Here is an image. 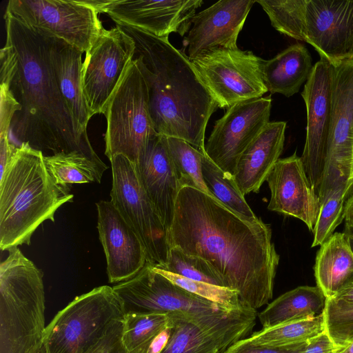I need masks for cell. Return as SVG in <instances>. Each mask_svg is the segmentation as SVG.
Listing matches in <instances>:
<instances>
[{"instance_id":"1","label":"cell","mask_w":353,"mask_h":353,"mask_svg":"<svg viewBox=\"0 0 353 353\" xmlns=\"http://www.w3.org/2000/svg\"><path fill=\"white\" fill-rule=\"evenodd\" d=\"M167 234L169 249L205 260L243 305L256 310L272 298L279 255L270 225L261 219L250 221L215 197L184 186Z\"/></svg>"},{"instance_id":"2","label":"cell","mask_w":353,"mask_h":353,"mask_svg":"<svg viewBox=\"0 0 353 353\" xmlns=\"http://www.w3.org/2000/svg\"><path fill=\"white\" fill-rule=\"evenodd\" d=\"M3 18L6 39L0 50L1 83L8 86L21 106L10 127L19 146L26 143L53 154L77 151L105 165L89 139L79 135L59 91L48 37L8 12Z\"/></svg>"},{"instance_id":"3","label":"cell","mask_w":353,"mask_h":353,"mask_svg":"<svg viewBox=\"0 0 353 353\" xmlns=\"http://www.w3.org/2000/svg\"><path fill=\"white\" fill-rule=\"evenodd\" d=\"M119 26L135 42V55L148 86L150 111L157 133L184 140L205 151V129L219 107L190 60L168 39Z\"/></svg>"},{"instance_id":"4","label":"cell","mask_w":353,"mask_h":353,"mask_svg":"<svg viewBox=\"0 0 353 353\" xmlns=\"http://www.w3.org/2000/svg\"><path fill=\"white\" fill-rule=\"evenodd\" d=\"M43 153L23 143L0 176V248L30 244L45 221H54L57 209L71 202L68 186L57 184L48 173Z\"/></svg>"},{"instance_id":"5","label":"cell","mask_w":353,"mask_h":353,"mask_svg":"<svg viewBox=\"0 0 353 353\" xmlns=\"http://www.w3.org/2000/svg\"><path fill=\"white\" fill-rule=\"evenodd\" d=\"M0 265V353H32L43 341V274L17 247Z\"/></svg>"},{"instance_id":"6","label":"cell","mask_w":353,"mask_h":353,"mask_svg":"<svg viewBox=\"0 0 353 353\" xmlns=\"http://www.w3.org/2000/svg\"><path fill=\"white\" fill-rule=\"evenodd\" d=\"M126 313L165 314L180 311L215 327L240 325L248 307L228 311L176 285L147 263L133 278L112 287Z\"/></svg>"},{"instance_id":"7","label":"cell","mask_w":353,"mask_h":353,"mask_svg":"<svg viewBox=\"0 0 353 353\" xmlns=\"http://www.w3.org/2000/svg\"><path fill=\"white\" fill-rule=\"evenodd\" d=\"M125 315L112 287L95 288L75 297L46 326L43 341L46 352L86 353Z\"/></svg>"},{"instance_id":"8","label":"cell","mask_w":353,"mask_h":353,"mask_svg":"<svg viewBox=\"0 0 353 353\" xmlns=\"http://www.w3.org/2000/svg\"><path fill=\"white\" fill-rule=\"evenodd\" d=\"M104 115L105 154L109 159L122 154L136 163L158 134L150 114L148 86L137 57L126 68Z\"/></svg>"},{"instance_id":"9","label":"cell","mask_w":353,"mask_h":353,"mask_svg":"<svg viewBox=\"0 0 353 353\" xmlns=\"http://www.w3.org/2000/svg\"><path fill=\"white\" fill-rule=\"evenodd\" d=\"M6 12L31 29L88 52L103 27L97 0H10Z\"/></svg>"},{"instance_id":"10","label":"cell","mask_w":353,"mask_h":353,"mask_svg":"<svg viewBox=\"0 0 353 353\" xmlns=\"http://www.w3.org/2000/svg\"><path fill=\"white\" fill-rule=\"evenodd\" d=\"M190 61L220 108L263 97L268 91L263 76L265 60L251 51L221 48Z\"/></svg>"},{"instance_id":"11","label":"cell","mask_w":353,"mask_h":353,"mask_svg":"<svg viewBox=\"0 0 353 353\" xmlns=\"http://www.w3.org/2000/svg\"><path fill=\"white\" fill-rule=\"evenodd\" d=\"M112 166L111 202L137 232L147 252L148 263H165L167 230L139 181L135 164L122 154L109 159Z\"/></svg>"},{"instance_id":"12","label":"cell","mask_w":353,"mask_h":353,"mask_svg":"<svg viewBox=\"0 0 353 353\" xmlns=\"http://www.w3.org/2000/svg\"><path fill=\"white\" fill-rule=\"evenodd\" d=\"M353 179V61L334 66L327 156L317 194L321 204L336 187Z\"/></svg>"},{"instance_id":"13","label":"cell","mask_w":353,"mask_h":353,"mask_svg":"<svg viewBox=\"0 0 353 353\" xmlns=\"http://www.w3.org/2000/svg\"><path fill=\"white\" fill-rule=\"evenodd\" d=\"M135 42L119 26L103 28L85 52L81 70L84 99L91 117L105 114L109 101L135 55Z\"/></svg>"},{"instance_id":"14","label":"cell","mask_w":353,"mask_h":353,"mask_svg":"<svg viewBox=\"0 0 353 353\" xmlns=\"http://www.w3.org/2000/svg\"><path fill=\"white\" fill-rule=\"evenodd\" d=\"M271 95L238 103L216 121L205 145L209 158L233 177L238 161L270 122Z\"/></svg>"},{"instance_id":"15","label":"cell","mask_w":353,"mask_h":353,"mask_svg":"<svg viewBox=\"0 0 353 353\" xmlns=\"http://www.w3.org/2000/svg\"><path fill=\"white\" fill-rule=\"evenodd\" d=\"M334 66L321 58L312 70L301 96L307 111L306 139L301 159L317 193L323 175L331 123Z\"/></svg>"},{"instance_id":"16","label":"cell","mask_w":353,"mask_h":353,"mask_svg":"<svg viewBox=\"0 0 353 353\" xmlns=\"http://www.w3.org/2000/svg\"><path fill=\"white\" fill-rule=\"evenodd\" d=\"M203 3L202 0H97L101 13H106L117 25L164 39L172 32L188 33Z\"/></svg>"},{"instance_id":"17","label":"cell","mask_w":353,"mask_h":353,"mask_svg":"<svg viewBox=\"0 0 353 353\" xmlns=\"http://www.w3.org/2000/svg\"><path fill=\"white\" fill-rule=\"evenodd\" d=\"M305 42L333 66L353 61V0H307Z\"/></svg>"},{"instance_id":"18","label":"cell","mask_w":353,"mask_h":353,"mask_svg":"<svg viewBox=\"0 0 353 353\" xmlns=\"http://www.w3.org/2000/svg\"><path fill=\"white\" fill-rule=\"evenodd\" d=\"M96 205L97 229L106 258L109 282L128 281L148 263L145 248L111 201H100Z\"/></svg>"},{"instance_id":"19","label":"cell","mask_w":353,"mask_h":353,"mask_svg":"<svg viewBox=\"0 0 353 353\" xmlns=\"http://www.w3.org/2000/svg\"><path fill=\"white\" fill-rule=\"evenodd\" d=\"M255 1L221 0L195 14L183 40L191 61L217 49L237 48L238 36Z\"/></svg>"},{"instance_id":"20","label":"cell","mask_w":353,"mask_h":353,"mask_svg":"<svg viewBox=\"0 0 353 353\" xmlns=\"http://www.w3.org/2000/svg\"><path fill=\"white\" fill-rule=\"evenodd\" d=\"M266 181L271 192L268 209L301 220L312 232L321 201L312 187L301 157L292 155L279 159Z\"/></svg>"},{"instance_id":"21","label":"cell","mask_w":353,"mask_h":353,"mask_svg":"<svg viewBox=\"0 0 353 353\" xmlns=\"http://www.w3.org/2000/svg\"><path fill=\"white\" fill-rule=\"evenodd\" d=\"M134 164L141 184L168 231L173 221L181 187L169 154L166 137L157 134L151 139Z\"/></svg>"},{"instance_id":"22","label":"cell","mask_w":353,"mask_h":353,"mask_svg":"<svg viewBox=\"0 0 353 353\" xmlns=\"http://www.w3.org/2000/svg\"><path fill=\"white\" fill-rule=\"evenodd\" d=\"M286 122H269L241 154L233 176L245 196L258 192L282 153Z\"/></svg>"},{"instance_id":"23","label":"cell","mask_w":353,"mask_h":353,"mask_svg":"<svg viewBox=\"0 0 353 353\" xmlns=\"http://www.w3.org/2000/svg\"><path fill=\"white\" fill-rule=\"evenodd\" d=\"M52 66L59 91L67 104L80 136L89 139L88 123L91 118L81 83L82 54L61 39L48 37Z\"/></svg>"},{"instance_id":"24","label":"cell","mask_w":353,"mask_h":353,"mask_svg":"<svg viewBox=\"0 0 353 353\" xmlns=\"http://www.w3.org/2000/svg\"><path fill=\"white\" fill-rule=\"evenodd\" d=\"M171 323L170 338L161 353H224L241 340L223 333L188 314L176 311L168 314Z\"/></svg>"},{"instance_id":"25","label":"cell","mask_w":353,"mask_h":353,"mask_svg":"<svg viewBox=\"0 0 353 353\" xmlns=\"http://www.w3.org/2000/svg\"><path fill=\"white\" fill-rule=\"evenodd\" d=\"M314 270L316 286L326 299L353 282V252L344 232L334 233L320 245Z\"/></svg>"},{"instance_id":"26","label":"cell","mask_w":353,"mask_h":353,"mask_svg":"<svg viewBox=\"0 0 353 353\" xmlns=\"http://www.w3.org/2000/svg\"><path fill=\"white\" fill-rule=\"evenodd\" d=\"M313 68L311 55L305 46L292 45L265 60L263 67L264 83L271 94L290 97L297 93L307 81Z\"/></svg>"},{"instance_id":"27","label":"cell","mask_w":353,"mask_h":353,"mask_svg":"<svg viewBox=\"0 0 353 353\" xmlns=\"http://www.w3.org/2000/svg\"><path fill=\"white\" fill-rule=\"evenodd\" d=\"M325 301L317 286H299L268 304L258 317L263 328L311 319L323 312Z\"/></svg>"},{"instance_id":"28","label":"cell","mask_w":353,"mask_h":353,"mask_svg":"<svg viewBox=\"0 0 353 353\" xmlns=\"http://www.w3.org/2000/svg\"><path fill=\"white\" fill-rule=\"evenodd\" d=\"M46 168L54 181L61 185L73 183H100L108 168L77 151L44 155Z\"/></svg>"},{"instance_id":"29","label":"cell","mask_w":353,"mask_h":353,"mask_svg":"<svg viewBox=\"0 0 353 353\" xmlns=\"http://www.w3.org/2000/svg\"><path fill=\"white\" fill-rule=\"evenodd\" d=\"M325 331L323 312L311 319L263 328L248 338L252 343L270 347H291L307 343Z\"/></svg>"},{"instance_id":"30","label":"cell","mask_w":353,"mask_h":353,"mask_svg":"<svg viewBox=\"0 0 353 353\" xmlns=\"http://www.w3.org/2000/svg\"><path fill=\"white\" fill-rule=\"evenodd\" d=\"M201 169L204 182L216 199L250 221L259 219L247 203L233 177L219 168L205 152L202 157Z\"/></svg>"},{"instance_id":"31","label":"cell","mask_w":353,"mask_h":353,"mask_svg":"<svg viewBox=\"0 0 353 353\" xmlns=\"http://www.w3.org/2000/svg\"><path fill=\"white\" fill-rule=\"evenodd\" d=\"M170 324L165 314L126 313L122 342L126 353H148L157 336Z\"/></svg>"},{"instance_id":"32","label":"cell","mask_w":353,"mask_h":353,"mask_svg":"<svg viewBox=\"0 0 353 353\" xmlns=\"http://www.w3.org/2000/svg\"><path fill=\"white\" fill-rule=\"evenodd\" d=\"M166 143L180 187H192L214 197L207 188L202 174V157L205 151L174 137H166Z\"/></svg>"},{"instance_id":"33","label":"cell","mask_w":353,"mask_h":353,"mask_svg":"<svg viewBox=\"0 0 353 353\" xmlns=\"http://www.w3.org/2000/svg\"><path fill=\"white\" fill-rule=\"evenodd\" d=\"M280 33L305 41L307 0H255Z\"/></svg>"},{"instance_id":"34","label":"cell","mask_w":353,"mask_h":353,"mask_svg":"<svg viewBox=\"0 0 353 353\" xmlns=\"http://www.w3.org/2000/svg\"><path fill=\"white\" fill-rule=\"evenodd\" d=\"M353 193V179L334 188L321 203L319 214L313 228L312 247L322 245L334 233L345 217L347 201Z\"/></svg>"},{"instance_id":"35","label":"cell","mask_w":353,"mask_h":353,"mask_svg":"<svg viewBox=\"0 0 353 353\" xmlns=\"http://www.w3.org/2000/svg\"><path fill=\"white\" fill-rule=\"evenodd\" d=\"M323 314L325 331L336 345L345 349L353 343V302L326 299Z\"/></svg>"},{"instance_id":"36","label":"cell","mask_w":353,"mask_h":353,"mask_svg":"<svg viewBox=\"0 0 353 353\" xmlns=\"http://www.w3.org/2000/svg\"><path fill=\"white\" fill-rule=\"evenodd\" d=\"M154 267L159 273L176 285L202 299L214 303L228 311H234L248 307L243 305L237 292L234 290L189 279Z\"/></svg>"},{"instance_id":"37","label":"cell","mask_w":353,"mask_h":353,"mask_svg":"<svg viewBox=\"0 0 353 353\" xmlns=\"http://www.w3.org/2000/svg\"><path fill=\"white\" fill-rule=\"evenodd\" d=\"M154 266L189 279L223 287L219 276L209 263L198 256L186 254L176 248H170L165 264Z\"/></svg>"},{"instance_id":"38","label":"cell","mask_w":353,"mask_h":353,"mask_svg":"<svg viewBox=\"0 0 353 353\" xmlns=\"http://www.w3.org/2000/svg\"><path fill=\"white\" fill-rule=\"evenodd\" d=\"M0 136H9L12 121L21 106L7 85L1 83Z\"/></svg>"},{"instance_id":"39","label":"cell","mask_w":353,"mask_h":353,"mask_svg":"<svg viewBox=\"0 0 353 353\" xmlns=\"http://www.w3.org/2000/svg\"><path fill=\"white\" fill-rule=\"evenodd\" d=\"M123 320L116 322L104 337L86 353H126L122 342Z\"/></svg>"},{"instance_id":"40","label":"cell","mask_w":353,"mask_h":353,"mask_svg":"<svg viewBox=\"0 0 353 353\" xmlns=\"http://www.w3.org/2000/svg\"><path fill=\"white\" fill-rule=\"evenodd\" d=\"M307 343L291 347H276L257 345L248 338H244L232 345L224 353H300Z\"/></svg>"},{"instance_id":"41","label":"cell","mask_w":353,"mask_h":353,"mask_svg":"<svg viewBox=\"0 0 353 353\" xmlns=\"http://www.w3.org/2000/svg\"><path fill=\"white\" fill-rule=\"evenodd\" d=\"M345 349L336 345L324 331L307 341L300 353H342Z\"/></svg>"},{"instance_id":"42","label":"cell","mask_w":353,"mask_h":353,"mask_svg":"<svg viewBox=\"0 0 353 353\" xmlns=\"http://www.w3.org/2000/svg\"><path fill=\"white\" fill-rule=\"evenodd\" d=\"M17 147L10 141L9 136H0V176L7 170Z\"/></svg>"},{"instance_id":"43","label":"cell","mask_w":353,"mask_h":353,"mask_svg":"<svg viewBox=\"0 0 353 353\" xmlns=\"http://www.w3.org/2000/svg\"><path fill=\"white\" fill-rule=\"evenodd\" d=\"M334 297L353 302V282L343 287Z\"/></svg>"},{"instance_id":"44","label":"cell","mask_w":353,"mask_h":353,"mask_svg":"<svg viewBox=\"0 0 353 353\" xmlns=\"http://www.w3.org/2000/svg\"><path fill=\"white\" fill-rule=\"evenodd\" d=\"M345 226L353 227V193L350 196L345 211Z\"/></svg>"},{"instance_id":"45","label":"cell","mask_w":353,"mask_h":353,"mask_svg":"<svg viewBox=\"0 0 353 353\" xmlns=\"http://www.w3.org/2000/svg\"><path fill=\"white\" fill-rule=\"evenodd\" d=\"M343 232L347 237L350 247L353 252V227L345 225Z\"/></svg>"},{"instance_id":"46","label":"cell","mask_w":353,"mask_h":353,"mask_svg":"<svg viewBox=\"0 0 353 353\" xmlns=\"http://www.w3.org/2000/svg\"><path fill=\"white\" fill-rule=\"evenodd\" d=\"M32 353H47L43 343Z\"/></svg>"},{"instance_id":"47","label":"cell","mask_w":353,"mask_h":353,"mask_svg":"<svg viewBox=\"0 0 353 353\" xmlns=\"http://www.w3.org/2000/svg\"><path fill=\"white\" fill-rule=\"evenodd\" d=\"M342 353H353V343L348 345Z\"/></svg>"}]
</instances>
